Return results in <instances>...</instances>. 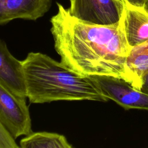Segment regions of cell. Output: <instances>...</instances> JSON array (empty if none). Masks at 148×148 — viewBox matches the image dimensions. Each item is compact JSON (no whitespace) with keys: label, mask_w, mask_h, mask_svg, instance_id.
Instances as JSON below:
<instances>
[{"label":"cell","mask_w":148,"mask_h":148,"mask_svg":"<svg viewBox=\"0 0 148 148\" xmlns=\"http://www.w3.org/2000/svg\"><path fill=\"white\" fill-rule=\"evenodd\" d=\"M50 18L54 47L61 61L83 75L112 76L123 79L131 47L120 22L109 25L92 24L73 16L60 3Z\"/></svg>","instance_id":"1"},{"label":"cell","mask_w":148,"mask_h":148,"mask_svg":"<svg viewBox=\"0 0 148 148\" xmlns=\"http://www.w3.org/2000/svg\"><path fill=\"white\" fill-rule=\"evenodd\" d=\"M22 62L27 98L31 103L109 100L89 76L80 74L46 54L31 52Z\"/></svg>","instance_id":"2"},{"label":"cell","mask_w":148,"mask_h":148,"mask_svg":"<svg viewBox=\"0 0 148 148\" xmlns=\"http://www.w3.org/2000/svg\"><path fill=\"white\" fill-rule=\"evenodd\" d=\"M0 122L14 139L32 132L26 98L17 95L1 84Z\"/></svg>","instance_id":"3"},{"label":"cell","mask_w":148,"mask_h":148,"mask_svg":"<svg viewBox=\"0 0 148 148\" xmlns=\"http://www.w3.org/2000/svg\"><path fill=\"white\" fill-rule=\"evenodd\" d=\"M68 10L77 18L92 24H117L122 16L124 3L119 0H69Z\"/></svg>","instance_id":"4"},{"label":"cell","mask_w":148,"mask_h":148,"mask_svg":"<svg viewBox=\"0 0 148 148\" xmlns=\"http://www.w3.org/2000/svg\"><path fill=\"white\" fill-rule=\"evenodd\" d=\"M105 97L125 110H148V94L134 88L124 79L112 76H89Z\"/></svg>","instance_id":"5"},{"label":"cell","mask_w":148,"mask_h":148,"mask_svg":"<svg viewBox=\"0 0 148 148\" xmlns=\"http://www.w3.org/2000/svg\"><path fill=\"white\" fill-rule=\"evenodd\" d=\"M51 0H0V25L14 19L34 20L50 9Z\"/></svg>","instance_id":"6"},{"label":"cell","mask_w":148,"mask_h":148,"mask_svg":"<svg viewBox=\"0 0 148 148\" xmlns=\"http://www.w3.org/2000/svg\"><path fill=\"white\" fill-rule=\"evenodd\" d=\"M0 84L17 95L27 98L25 79L22 61L9 51L5 42L0 39Z\"/></svg>","instance_id":"7"},{"label":"cell","mask_w":148,"mask_h":148,"mask_svg":"<svg viewBox=\"0 0 148 148\" xmlns=\"http://www.w3.org/2000/svg\"><path fill=\"white\" fill-rule=\"evenodd\" d=\"M123 3L120 23L128 45L132 47L148 40V10L126 2Z\"/></svg>","instance_id":"8"},{"label":"cell","mask_w":148,"mask_h":148,"mask_svg":"<svg viewBox=\"0 0 148 148\" xmlns=\"http://www.w3.org/2000/svg\"><path fill=\"white\" fill-rule=\"evenodd\" d=\"M148 73V40L131 47L124 66L123 79L140 91L142 80Z\"/></svg>","instance_id":"9"},{"label":"cell","mask_w":148,"mask_h":148,"mask_svg":"<svg viewBox=\"0 0 148 148\" xmlns=\"http://www.w3.org/2000/svg\"><path fill=\"white\" fill-rule=\"evenodd\" d=\"M22 148H71L62 135L48 132H31L20 141Z\"/></svg>","instance_id":"10"},{"label":"cell","mask_w":148,"mask_h":148,"mask_svg":"<svg viewBox=\"0 0 148 148\" xmlns=\"http://www.w3.org/2000/svg\"><path fill=\"white\" fill-rule=\"evenodd\" d=\"M12 136L0 122V148H19Z\"/></svg>","instance_id":"11"},{"label":"cell","mask_w":148,"mask_h":148,"mask_svg":"<svg viewBox=\"0 0 148 148\" xmlns=\"http://www.w3.org/2000/svg\"><path fill=\"white\" fill-rule=\"evenodd\" d=\"M119 1L122 2H126L132 6L140 7V8H145L148 2V0H119Z\"/></svg>","instance_id":"12"},{"label":"cell","mask_w":148,"mask_h":148,"mask_svg":"<svg viewBox=\"0 0 148 148\" xmlns=\"http://www.w3.org/2000/svg\"><path fill=\"white\" fill-rule=\"evenodd\" d=\"M140 91L145 94H148V73L143 79Z\"/></svg>","instance_id":"13"},{"label":"cell","mask_w":148,"mask_h":148,"mask_svg":"<svg viewBox=\"0 0 148 148\" xmlns=\"http://www.w3.org/2000/svg\"><path fill=\"white\" fill-rule=\"evenodd\" d=\"M145 8L148 10V2H147V4H146V5Z\"/></svg>","instance_id":"14"}]
</instances>
